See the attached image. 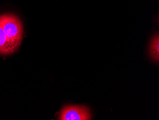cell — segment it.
I'll return each instance as SVG.
<instances>
[{
    "instance_id": "1",
    "label": "cell",
    "mask_w": 159,
    "mask_h": 120,
    "mask_svg": "<svg viewBox=\"0 0 159 120\" xmlns=\"http://www.w3.org/2000/svg\"><path fill=\"white\" fill-rule=\"evenodd\" d=\"M0 24L12 49L16 51L20 46L23 37V28L21 21L13 14L6 13L0 16Z\"/></svg>"
},
{
    "instance_id": "2",
    "label": "cell",
    "mask_w": 159,
    "mask_h": 120,
    "mask_svg": "<svg viewBox=\"0 0 159 120\" xmlns=\"http://www.w3.org/2000/svg\"><path fill=\"white\" fill-rule=\"evenodd\" d=\"M91 113L90 109L84 105L65 106L61 111L58 120H90Z\"/></svg>"
},
{
    "instance_id": "3",
    "label": "cell",
    "mask_w": 159,
    "mask_h": 120,
    "mask_svg": "<svg viewBox=\"0 0 159 120\" xmlns=\"http://www.w3.org/2000/svg\"><path fill=\"white\" fill-rule=\"evenodd\" d=\"M14 51L10 44L3 28L0 24V54L9 55Z\"/></svg>"
},
{
    "instance_id": "4",
    "label": "cell",
    "mask_w": 159,
    "mask_h": 120,
    "mask_svg": "<svg viewBox=\"0 0 159 120\" xmlns=\"http://www.w3.org/2000/svg\"><path fill=\"white\" fill-rule=\"evenodd\" d=\"M150 54L151 58L154 61H159V35H155L151 41L150 47Z\"/></svg>"
}]
</instances>
